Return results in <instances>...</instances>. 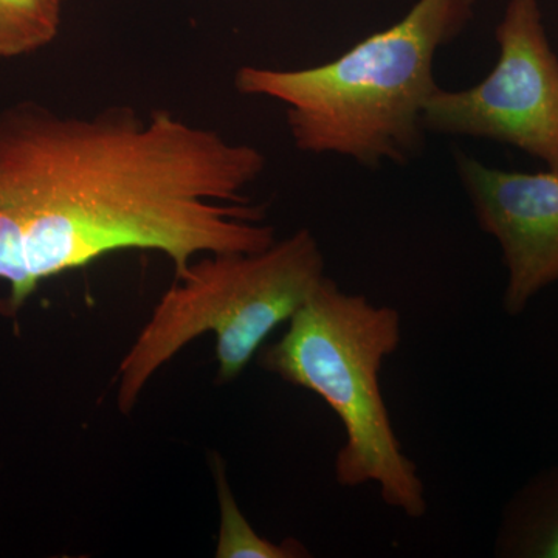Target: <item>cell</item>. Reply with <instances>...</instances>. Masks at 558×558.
<instances>
[{"mask_svg": "<svg viewBox=\"0 0 558 558\" xmlns=\"http://www.w3.org/2000/svg\"><path fill=\"white\" fill-rule=\"evenodd\" d=\"M263 150L167 109L89 116L24 100L0 110V281L14 317L47 279L124 250L163 253L175 275L202 255L277 241L247 196Z\"/></svg>", "mask_w": 558, "mask_h": 558, "instance_id": "1", "label": "cell"}, {"mask_svg": "<svg viewBox=\"0 0 558 558\" xmlns=\"http://www.w3.org/2000/svg\"><path fill=\"white\" fill-rule=\"evenodd\" d=\"M475 7L476 0H417L402 20L337 60L295 70L242 65L234 87L286 105L301 153L336 154L366 168L405 163L424 142L422 112L438 89L436 53L465 31Z\"/></svg>", "mask_w": 558, "mask_h": 558, "instance_id": "2", "label": "cell"}, {"mask_svg": "<svg viewBox=\"0 0 558 558\" xmlns=\"http://www.w3.org/2000/svg\"><path fill=\"white\" fill-rule=\"evenodd\" d=\"M402 341L389 306L344 292L326 277L259 363L279 379L310 389L340 417L347 439L333 462L340 486L376 483L389 508L410 519L427 513L424 481L405 453L381 396L379 373Z\"/></svg>", "mask_w": 558, "mask_h": 558, "instance_id": "3", "label": "cell"}, {"mask_svg": "<svg viewBox=\"0 0 558 558\" xmlns=\"http://www.w3.org/2000/svg\"><path fill=\"white\" fill-rule=\"evenodd\" d=\"M325 278V256L307 229L260 252L194 259L175 275L121 362L120 413L130 414L154 374L205 333L216 339L218 381L238 379Z\"/></svg>", "mask_w": 558, "mask_h": 558, "instance_id": "4", "label": "cell"}, {"mask_svg": "<svg viewBox=\"0 0 558 558\" xmlns=\"http://www.w3.org/2000/svg\"><path fill=\"white\" fill-rule=\"evenodd\" d=\"M495 36L494 70L470 89L433 92L422 128L515 146L558 174V58L539 0H509Z\"/></svg>", "mask_w": 558, "mask_h": 558, "instance_id": "5", "label": "cell"}, {"mask_svg": "<svg viewBox=\"0 0 558 558\" xmlns=\"http://www.w3.org/2000/svg\"><path fill=\"white\" fill-rule=\"evenodd\" d=\"M458 171L481 229L502 250V306L517 317L558 282V174L495 170L465 154L458 156Z\"/></svg>", "mask_w": 558, "mask_h": 558, "instance_id": "6", "label": "cell"}, {"mask_svg": "<svg viewBox=\"0 0 558 558\" xmlns=\"http://www.w3.org/2000/svg\"><path fill=\"white\" fill-rule=\"evenodd\" d=\"M497 553L558 558V465L543 470L510 499L499 526Z\"/></svg>", "mask_w": 558, "mask_h": 558, "instance_id": "7", "label": "cell"}, {"mask_svg": "<svg viewBox=\"0 0 558 558\" xmlns=\"http://www.w3.org/2000/svg\"><path fill=\"white\" fill-rule=\"evenodd\" d=\"M216 488L219 501V534L215 556L218 558H301L307 549L295 539L274 543L260 537L238 506L222 459L215 458Z\"/></svg>", "mask_w": 558, "mask_h": 558, "instance_id": "8", "label": "cell"}, {"mask_svg": "<svg viewBox=\"0 0 558 558\" xmlns=\"http://www.w3.org/2000/svg\"><path fill=\"white\" fill-rule=\"evenodd\" d=\"M64 0H0V60L28 57L58 38Z\"/></svg>", "mask_w": 558, "mask_h": 558, "instance_id": "9", "label": "cell"}]
</instances>
